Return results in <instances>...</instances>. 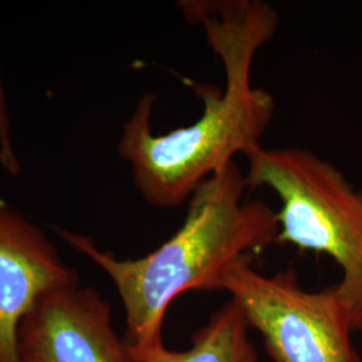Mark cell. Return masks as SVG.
I'll return each mask as SVG.
<instances>
[{"label":"cell","instance_id":"1","mask_svg":"<svg viewBox=\"0 0 362 362\" xmlns=\"http://www.w3.org/2000/svg\"><path fill=\"white\" fill-rule=\"evenodd\" d=\"M182 16L203 30L219 58L226 85L194 83L203 112L191 125L157 134L156 94L145 93L124 124L118 155L129 163L133 182L153 207L187 204L197 187L262 145L272 127L275 100L252 85V65L275 35L279 15L263 0H182Z\"/></svg>","mask_w":362,"mask_h":362},{"label":"cell","instance_id":"2","mask_svg":"<svg viewBox=\"0 0 362 362\" xmlns=\"http://www.w3.org/2000/svg\"><path fill=\"white\" fill-rule=\"evenodd\" d=\"M250 184L236 161L203 181L187 203L180 228L139 259H119L82 233L57 230L66 243L90 259L116 287L125 313L129 349L164 344L169 306L188 291H223L227 274L278 243L276 211L248 199Z\"/></svg>","mask_w":362,"mask_h":362},{"label":"cell","instance_id":"3","mask_svg":"<svg viewBox=\"0 0 362 362\" xmlns=\"http://www.w3.org/2000/svg\"><path fill=\"white\" fill-rule=\"evenodd\" d=\"M250 188L278 197V243L327 255L341 269L337 293L353 333H362V189L342 170L299 148H264L246 156Z\"/></svg>","mask_w":362,"mask_h":362},{"label":"cell","instance_id":"4","mask_svg":"<svg viewBox=\"0 0 362 362\" xmlns=\"http://www.w3.org/2000/svg\"><path fill=\"white\" fill-rule=\"evenodd\" d=\"M223 291L262 337L272 361L361 362L336 286L308 291L293 267L266 275L246 262L227 274Z\"/></svg>","mask_w":362,"mask_h":362},{"label":"cell","instance_id":"5","mask_svg":"<svg viewBox=\"0 0 362 362\" xmlns=\"http://www.w3.org/2000/svg\"><path fill=\"white\" fill-rule=\"evenodd\" d=\"M21 362H130L109 302L89 286H64L39 298L19 326Z\"/></svg>","mask_w":362,"mask_h":362},{"label":"cell","instance_id":"6","mask_svg":"<svg viewBox=\"0 0 362 362\" xmlns=\"http://www.w3.org/2000/svg\"><path fill=\"white\" fill-rule=\"evenodd\" d=\"M79 284L47 235L0 202V362H21L18 333L46 293Z\"/></svg>","mask_w":362,"mask_h":362},{"label":"cell","instance_id":"7","mask_svg":"<svg viewBox=\"0 0 362 362\" xmlns=\"http://www.w3.org/2000/svg\"><path fill=\"white\" fill-rule=\"evenodd\" d=\"M250 326L233 299L214 311L200 326L185 350L168 349L164 344L146 349H129L130 362H259L250 337Z\"/></svg>","mask_w":362,"mask_h":362},{"label":"cell","instance_id":"8","mask_svg":"<svg viewBox=\"0 0 362 362\" xmlns=\"http://www.w3.org/2000/svg\"><path fill=\"white\" fill-rule=\"evenodd\" d=\"M0 165L10 175L18 176L21 172V163L15 152L11 130V117L7 104L6 89L0 70Z\"/></svg>","mask_w":362,"mask_h":362}]
</instances>
